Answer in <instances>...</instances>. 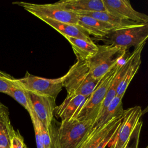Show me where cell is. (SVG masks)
<instances>
[{
    "label": "cell",
    "mask_w": 148,
    "mask_h": 148,
    "mask_svg": "<svg viewBox=\"0 0 148 148\" xmlns=\"http://www.w3.org/2000/svg\"><path fill=\"white\" fill-rule=\"evenodd\" d=\"M14 79L8 73L5 75H0V92L7 94L14 83Z\"/></svg>",
    "instance_id": "cell-23"
},
{
    "label": "cell",
    "mask_w": 148,
    "mask_h": 148,
    "mask_svg": "<svg viewBox=\"0 0 148 148\" xmlns=\"http://www.w3.org/2000/svg\"><path fill=\"white\" fill-rule=\"evenodd\" d=\"M142 125V122H141L136 130V132L135 133V135L134 136V141L132 143L131 145L129 146V145L125 147V148H139V136H140V132L141 130ZM146 148H148V147H146Z\"/></svg>",
    "instance_id": "cell-25"
},
{
    "label": "cell",
    "mask_w": 148,
    "mask_h": 148,
    "mask_svg": "<svg viewBox=\"0 0 148 148\" xmlns=\"http://www.w3.org/2000/svg\"><path fill=\"white\" fill-rule=\"evenodd\" d=\"M61 78L67 95H82L85 97L91 94L101 80L92 76L87 61L82 60H77Z\"/></svg>",
    "instance_id": "cell-2"
},
{
    "label": "cell",
    "mask_w": 148,
    "mask_h": 148,
    "mask_svg": "<svg viewBox=\"0 0 148 148\" xmlns=\"http://www.w3.org/2000/svg\"><path fill=\"white\" fill-rule=\"evenodd\" d=\"M38 18L49 25L64 37H73L87 41H92L88 34L79 26L57 21L45 17H38Z\"/></svg>",
    "instance_id": "cell-15"
},
{
    "label": "cell",
    "mask_w": 148,
    "mask_h": 148,
    "mask_svg": "<svg viewBox=\"0 0 148 148\" xmlns=\"http://www.w3.org/2000/svg\"><path fill=\"white\" fill-rule=\"evenodd\" d=\"M148 37V23L136 26L113 29L102 40L105 45H112L127 50L131 47H136Z\"/></svg>",
    "instance_id": "cell-5"
},
{
    "label": "cell",
    "mask_w": 148,
    "mask_h": 148,
    "mask_svg": "<svg viewBox=\"0 0 148 148\" xmlns=\"http://www.w3.org/2000/svg\"><path fill=\"white\" fill-rule=\"evenodd\" d=\"M71 44L77 60L88 61L93 57L98 50V46L93 41L73 38L65 37Z\"/></svg>",
    "instance_id": "cell-16"
},
{
    "label": "cell",
    "mask_w": 148,
    "mask_h": 148,
    "mask_svg": "<svg viewBox=\"0 0 148 148\" xmlns=\"http://www.w3.org/2000/svg\"><path fill=\"white\" fill-rule=\"evenodd\" d=\"M16 81L28 92L50 96L55 98L63 87L61 77L57 79H46L31 75L28 72L24 77L16 79Z\"/></svg>",
    "instance_id": "cell-8"
},
{
    "label": "cell",
    "mask_w": 148,
    "mask_h": 148,
    "mask_svg": "<svg viewBox=\"0 0 148 148\" xmlns=\"http://www.w3.org/2000/svg\"><path fill=\"white\" fill-rule=\"evenodd\" d=\"M106 11L124 19L140 24L148 23V16L135 10L127 0H102Z\"/></svg>",
    "instance_id": "cell-10"
},
{
    "label": "cell",
    "mask_w": 148,
    "mask_h": 148,
    "mask_svg": "<svg viewBox=\"0 0 148 148\" xmlns=\"http://www.w3.org/2000/svg\"><path fill=\"white\" fill-rule=\"evenodd\" d=\"M121 117L116 118L98 128H91L84 140L81 148H97Z\"/></svg>",
    "instance_id": "cell-19"
},
{
    "label": "cell",
    "mask_w": 148,
    "mask_h": 148,
    "mask_svg": "<svg viewBox=\"0 0 148 148\" xmlns=\"http://www.w3.org/2000/svg\"><path fill=\"white\" fill-rule=\"evenodd\" d=\"M7 94L12 97L27 110L30 116L31 119L36 117L33 110L28 91L24 90L17 83L16 79H14V83Z\"/></svg>",
    "instance_id": "cell-20"
},
{
    "label": "cell",
    "mask_w": 148,
    "mask_h": 148,
    "mask_svg": "<svg viewBox=\"0 0 148 148\" xmlns=\"http://www.w3.org/2000/svg\"><path fill=\"white\" fill-rule=\"evenodd\" d=\"M77 18L78 26L98 40H102L114 29L109 24L91 17L77 14Z\"/></svg>",
    "instance_id": "cell-12"
},
{
    "label": "cell",
    "mask_w": 148,
    "mask_h": 148,
    "mask_svg": "<svg viewBox=\"0 0 148 148\" xmlns=\"http://www.w3.org/2000/svg\"><path fill=\"white\" fill-rule=\"evenodd\" d=\"M25 146L23 136L18 131H15L14 135L11 140L10 148H24Z\"/></svg>",
    "instance_id": "cell-24"
},
{
    "label": "cell",
    "mask_w": 148,
    "mask_h": 148,
    "mask_svg": "<svg viewBox=\"0 0 148 148\" xmlns=\"http://www.w3.org/2000/svg\"><path fill=\"white\" fill-rule=\"evenodd\" d=\"M56 3L76 14L88 12L106 11L102 0H62Z\"/></svg>",
    "instance_id": "cell-13"
},
{
    "label": "cell",
    "mask_w": 148,
    "mask_h": 148,
    "mask_svg": "<svg viewBox=\"0 0 148 148\" xmlns=\"http://www.w3.org/2000/svg\"><path fill=\"white\" fill-rule=\"evenodd\" d=\"M13 3L23 7L25 10L37 18L45 17L78 26L77 14L62 8L56 2L54 3L36 4L25 2H15Z\"/></svg>",
    "instance_id": "cell-6"
},
{
    "label": "cell",
    "mask_w": 148,
    "mask_h": 148,
    "mask_svg": "<svg viewBox=\"0 0 148 148\" xmlns=\"http://www.w3.org/2000/svg\"><path fill=\"white\" fill-rule=\"evenodd\" d=\"M6 111H8V108L0 102V113H2L3 112H6Z\"/></svg>",
    "instance_id": "cell-26"
},
{
    "label": "cell",
    "mask_w": 148,
    "mask_h": 148,
    "mask_svg": "<svg viewBox=\"0 0 148 148\" xmlns=\"http://www.w3.org/2000/svg\"><path fill=\"white\" fill-rule=\"evenodd\" d=\"M142 115L143 111L139 106L124 110L122 122L117 133L110 143V148H125L129 145L142 122L140 120Z\"/></svg>",
    "instance_id": "cell-7"
},
{
    "label": "cell",
    "mask_w": 148,
    "mask_h": 148,
    "mask_svg": "<svg viewBox=\"0 0 148 148\" xmlns=\"http://www.w3.org/2000/svg\"><path fill=\"white\" fill-rule=\"evenodd\" d=\"M28 92L36 116L49 131L53 119L54 109L56 107V98L50 96Z\"/></svg>",
    "instance_id": "cell-9"
},
{
    "label": "cell",
    "mask_w": 148,
    "mask_h": 148,
    "mask_svg": "<svg viewBox=\"0 0 148 148\" xmlns=\"http://www.w3.org/2000/svg\"><path fill=\"white\" fill-rule=\"evenodd\" d=\"M122 62L120 61L101 79L98 85L88 97L86 101L79 107L73 117L74 119L80 120H94L95 119L107 91Z\"/></svg>",
    "instance_id": "cell-3"
},
{
    "label": "cell",
    "mask_w": 148,
    "mask_h": 148,
    "mask_svg": "<svg viewBox=\"0 0 148 148\" xmlns=\"http://www.w3.org/2000/svg\"><path fill=\"white\" fill-rule=\"evenodd\" d=\"M87 98L82 95H67L60 105L56 106L54 113L61 121L73 119L79 107Z\"/></svg>",
    "instance_id": "cell-14"
},
{
    "label": "cell",
    "mask_w": 148,
    "mask_h": 148,
    "mask_svg": "<svg viewBox=\"0 0 148 148\" xmlns=\"http://www.w3.org/2000/svg\"><path fill=\"white\" fill-rule=\"evenodd\" d=\"M98 46L97 52L87 62L92 76L99 80L123 60L127 49L112 45Z\"/></svg>",
    "instance_id": "cell-4"
},
{
    "label": "cell",
    "mask_w": 148,
    "mask_h": 148,
    "mask_svg": "<svg viewBox=\"0 0 148 148\" xmlns=\"http://www.w3.org/2000/svg\"><path fill=\"white\" fill-rule=\"evenodd\" d=\"M0 148H7V147H3V146H0Z\"/></svg>",
    "instance_id": "cell-29"
},
{
    "label": "cell",
    "mask_w": 148,
    "mask_h": 148,
    "mask_svg": "<svg viewBox=\"0 0 148 148\" xmlns=\"http://www.w3.org/2000/svg\"><path fill=\"white\" fill-rule=\"evenodd\" d=\"M24 148H28V147H27V146L25 145V147H24Z\"/></svg>",
    "instance_id": "cell-30"
},
{
    "label": "cell",
    "mask_w": 148,
    "mask_h": 148,
    "mask_svg": "<svg viewBox=\"0 0 148 148\" xmlns=\"http://www.w3.org/2000/svg\"><path fill=\"white\" fill-rule=\"evenodd\" d=\"M6 74H7L6 73H5V72H3V71H2L0 70V75H6Z\"/></svg>",
    "instance_id": "cell-27"
},
{
    "label": "cell",
    "mask_w": 148,
    "mask_h": 148,
    "mask_svg": "<svg viewBox=\"0 0 148 148\" xmlns=\"http://www.w3.org/2000/svg\"><path fill=\"white\" fill-rule=\"evenodd\" d=\"M31 120H32V123L34 126V129L35 132L36 147L37 148H45L43 145L42 136L41 128H40L41 122L37 118V117H35V118L31 119Z\"/></svg>",
    "instance_id": "cell-22"
},
{
    "label": "cell",
    "mask_w": 148,
    "mask_h": 148,
    "mask_svg": "<svg viewBox=\"0 0 148 148\" xmlns=\"http://www.w3.org/2000/svg\"><path fill=\"white\" fill-rule=\"evenodd\" d=\"M146 42H143L135 47L134 51L130 53L129 56L125 59V69L124 75L120 82L116 96L122 98L133 77L138 72L141 64V53Z\"/></svg>",
    "instance_id": "cell-11"
},
{
    "label": "cell",
    "mask_w": 148,
    "mask_h": 148,
    "mask_svg": "<svg viewBox=\"0 0 148 148\" xmlns=\"http://www.w3.org/2000/svg\"><path fill=\"white\" fill-rule=\"evenodd\" d=\"M94 121L73 118L61 121L56 130L51 125L49 132L53 148H77L91 129Z\"/></svg>",
    "instance_id": "cell-1"
},
{
    "label": "cell",
    "mask_w": 148,
    "mask_h": 148,
    "mask_svg": "<svg viewBox=\"0 0 148 148\" xmlns=\"http://www.w3.org/2000/svg\"><path fill=\"white\" fill-rule=\"evenodd\" d=\"M79 15H84L93 17L95 19H97L98 20H100L101 21H103L109 24L114 29L134 27L141 24L140 23H138L136 22H134L119 17L106 11L84 12L79 14Z\"/></svg>",
    "instance_id": "cell-18"
},
{
    "label": "cell",
    "mask_w": 148,
    "mask_h": 148,
    "mask_svg": "<svg viewBox=\"0 0 148 148\" xmlns=\"http://www.w3.org/2000/svg\"><path fill=\"white\" fill-rule=\"evenodd\" d=\"M15 130L11 124L9 111L0 113V146L10 148Z\"/></svg>",
    "instance_id": "cell-21"
},
{
    "label": "cell",
    "mask_w": 148,
    "mask_h": 148,
    "mask_svg": "<svg viewBox=\"0 0 148 148\" xmlns=\"http://www.w3.org/2000/svg\"><path fill=\"white\" fill-rule=\"evenodd\" d=\"M124 111L122 98L116 96L106 109L95 118L91 128H98L116 118L122 116Z\"/></svg>",
    "instance_id": "cell-17"
},
{
    "label": "cell",
    "mask_w": 148,
    "mask_h": 148,
    "mask_svg": "<svg viewBox=\"0 0 148 148\" xmlns=\"http://www.w3.org/2000/svg\"><path fill=\"white\" fill-rule=\"evenodd\" d=\"M84 140H83V141H84ZM83 142H82V143H80V145L77 147V148H81V147H82V144H83Z\"/></svg>",
    "instance_id": "cell-28"
}]
</instances>
